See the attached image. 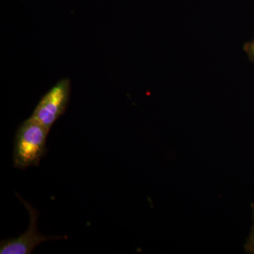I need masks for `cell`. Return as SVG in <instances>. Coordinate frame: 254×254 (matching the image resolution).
Segmentation results:
<instances>
[{"mask_svg":"<svg viewBox=\"0 0 254 254\" xmlns=\"http://www.w3.org/2000/svg\"><path fill=\"white\" fill-rule=\"evenodd\" d=\"M16 195L29 213V227L27 231L17 238L1 241L0 243V254H31L37 246L43 242L66 238L65 237H46L42 235L38 229V212L26 200L19 197L17 193Z\"/></svg>","mask_w":254,"mask_h":254,"instance_id":"3","label":"cell"},{"mask_svg":"<svg viewBox=\"0 0 254 254\" xmlns=\"http://www.w3.org/2000/svg\"></svg>","mask_w":254,"mask_h":254,"instance_id":"5","label":"cell"},{"mask_svg":"<svg viewBox=\"0 0 254 254\" xmlns=\"http://www.w3.org/2000/svg\"><path fill=\"white\" fill-rule=\"evenodd\" d=\"M253 227H252V233H251L250 238H249L248 242L246 245V250L249 253L254 254V206H253Z\"/></svg>","mask_w":254,"mask_h":254,"instance_id":"4","label":"cell"},{"mask_svg":"<svg viewBox=\"0 0 254 254\" xmlns=\"http://www.w3.org/2000/svg\"><path fill=\"white\" fill-rule=\"evenodd\" d=\"M50 129L30 118L23 122L15 136L13 161L15 168L38 166L47 153L46 141Z\"/></svg>","mask_w":254,"mask_h":254,"instance_id":"1","label":"cell"},{"mask_svg":"<svg viewBox=\"0 0 254 254\" xmlns=\"http://www.w3.org/2000/svg\"><path fill=\"white\" fill-rule=\"evenodd\" d=\"M71 93V80L63 78L42 97L31 116L50 128L66 111Z\"/></svg>","mask_w":254,"mask_h":254,"instance_id":"2","label":"cell"}]
</instances>
